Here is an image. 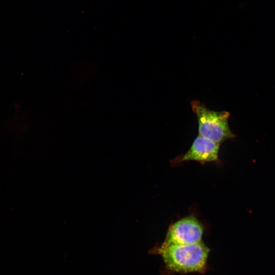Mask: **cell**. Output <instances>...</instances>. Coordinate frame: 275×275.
<instances>
[{
  "mask_svg": "<svg viewBox=\"0 0 275 275\" xmlns=\"http://www.w3.org/2000/svg\"><path fill=\"white\" fill-rule=\"evenodd\" d=\"M190 104L198 120L199 135L219 144L235 137L228 123L229 112L211 110L198 100Z\"/></svg>",
  "mask_w": 275,
  "mask_h": 275,
  "instance_id": "obj_2",
  "label": "cell"
},
{
  "mask_svg": "<svg viewBox=\"0 0 275 275\" xmlns=\"http://www.w3.org/2000/svg\"><path fill=\"white\" fill-rule=\"evenodd\" d=\"M221 144L214 142L200 135L194 140L189 149L184 154L177 156L171 161L173 166L190 160L205 163L216 161L218 160V153Z\"/></svg>",
  "mask_w": 275,
  "mask_h": 275,
  "instance_id": "obj_4",
  "label": "cell"
},
{
  "mask_svg": "<svg viewBox=\"0 0 275 275\" xmlns=\"http://www.w3.org/2000/svg\"><path fill=\"white\" fill-rule=\"evenodd\" d=\"M211 250L203 241L191 244H161L151 250L159 255L163 265L160 269L161 275L174 273L204 274L211 268L208 259Z\"/></svg>",
  "mask_w": 275,
  "mask_h": 275,
  "instance_id": "obj_1",
  "label": "cell"
},
{
  "mask_svg": "<svg viewBox=\"0 0 275 275\" xmlns=\"http://www.w3.org/2000/svg\"><path fill=\"white\" fill-rule=\"evenodd\" d=\"M204 228L195 216L188 215L171 224L167 232L164 245L191 244L202 241Z\"/></svg>",
  "mask_w": 275,
  "mask_h": 275,
  "instance_id": "obj_3",
  "label": "cell"
}]
</instances>
